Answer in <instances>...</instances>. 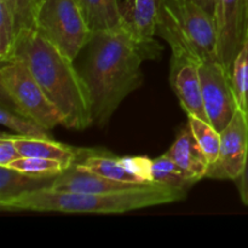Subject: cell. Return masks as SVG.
I'll return each instance as SVG.
<instances>
[{
  "label": "cell",
  "mask_w": 248,
  "mask_h": 248,
  "mask_svg": "<svg viewBox=\"0 0 248 248\" xmlns=\"http://www.w3.org/2000/svg\"><path fill=\"white\" fill-rule=\"evenodd\" d=\"M144 60H153L149 51L124 28L93 34L81 72L91 96L93 125L104 127L124 99L142 86Z\"/></svg>",
  "instance_id": "6da1fadb"
},
{
  "label": "cell",
  "mask_w": 248,
  "mask_h": 248,
  "mask_svg": "<svg viewBox=\"0 0 248 248\" xmlns=\"http://www.w3.org/2000/svg\"><path fill=\"white\" fill-rule=\"evenodd\" d=\"M16 38L17 28L14 14L0 0V62H6L11 58Z\"/></svg>",
  "instance_id": "603a6c76"
},
{
  "label": "cell",
  "mask_w": 248,
  "mask_h": 248,
  "mask_svg": "<svg viewBox=\"0 0 248 248\" xmlns=\"http://www.w3.org/2000/svg\"><path fill=\"white\" fill-rule=\"evenodd\" d=\"M35 29L72 60L93 36L78 0H44Z\"/></svg>",
  "instance_id": "8992f818"
},
{
  "label": "cell",
  "mask_w": 248,
  "mask_h": 248,
  "mask_svg": "<svg viewBox=\"0 0 248 248\" xmlns=\"http://www.w3.org/2000/svg\"><path fill=\"white\" fill-rule=\"evenodd\" d=\"M186 198V190L156 183L102 194L73 193L46 186L6 201H0V208L2 211L120 215L140 208L182 201Z\"/></svg>",
  "instance_id": "3957f363"
},
{
  "label": "cell",
  "mask_w": 248,
  "mask_h": 248,
  "mask_svg": "<svg viewBox=\"0 0 248 248\" xmlns=\"http://www.w3.org/2000/svg\"><path fill=\"white\" fill-rule=\"evenodd\" d=\"M12 138L22 156L56 160L65 165L68 169L72 167L87 150L56 142L52 138L26 137L19 135H12Z\"/></svg>",
  "instance_id": "5bb4252c"
},
{
  "label": "cell",
  "mask_w": 248,
  "mask_h": 248,
  "mask_svg": "<svg viewBox=\"0 0 248 248\" xmlns=\"http://www.w3.org/2000/svg\"><path fill=\"white\" fill-rule=\"evenodd\" d=\"M92 33L124 28L119 0H78Z\"/></svg>",
  "instance_id": "2e32d148"
},
{
  "label": "cell",
  "mask_w": 248,
  "mask_h": 248,
  "mask_svg": "<svg viewBox=\"0 0 248 248\" xmlns=\"http://www.w3.org/2000/svg\"><path fill=\"white\" fill-rule=\"evenodd\" d=\"M165 153L196 182L206 178L210 162L194 137L189 125L182 128L174 142Z\"/></svg>",
  "instance_id": "4fadbf2b"
},
{
  "label": "cell",
  "mask_w": 248,
  "mask_h": 248,
  "mask_svg": "<svg viewBox=\"0 0 248 248\" xmlns=\"http://www.w3.org/2000/svg\"><path fill=\"white\" fill-rule=\"evenodd\" d=\"M12 11L16 21L17 34L21 29H35L36 17L44 0H1Z\"/></svg>",
  "instance_id": "cb8c5ba5"
},
{
  "label": "cell",
  "mask_w": 248,
  "mask_h": 248,
  "mask_svg": "<svg viewBox=\"0 0 248 248\" xmlns=\"http://www.w3.org/2000/svg\"><path fill=\"white\" fill-rule=\"evenodd\" d=\"M157 33L171 47V62L217 56L215 15L191 0H160Z\"/></svg>",
  "instance_id": "277c9868"
},
{
  "label": "cell",
  "mask_w": 248,
  "mask_h": 248,
  "mask_svg": "<svg viewBox=\"0 0 248 248\" xmlns=\"http://www.w3.org/2000/svg\"><path fill=\"white\" fill-rule=\"evenodd\" d=\"M78 169L87 170L113 181L131 184H152L133 173L127 167L125 157H118L106 152L87 149L86 153L74 164Z\"/></svg>",
  "instance_id": "9a60e30c"
},
{
  "label": "cell",
  "mask_w": 248,
  "mask_h": 248,
  "mask_svg": "<svg viewBox=\"0 0 248 248\" xmlns=\"http://www.w3.org/2000/svg\"><path fill=\"white\" fill-rule=\"evenodd\" d=\"M1 101L17 113L35 121L47 130L63 125L62 113L44 92L23 62L11 60L1 62L0 68ZM6 103V102H5Z\"/></svg>",
  "instance_id": "5b68a950"
},
{
  "label": "cell",
  "mask_w": 248,
  "mask_h": 248,
  "mask_svg": "<svg viewBox=\"0 0 248 248\" xmlns=\"http://www.w3.org/2000/svg\"><path fill=\"white\" fill-rule=\"evenodd\" d=\"M191 1L196 2L198 5H200L201 7H203L205 10H207L208 12L215 15L216 11V1L217 0H191Z\"/></svg>",
  "instance_id": "4316f807"
},
{
  "label": "cell",
  "mask_w": 248,
  "mask_h": 248,
  "mask_svg": "<svg viewBox=\"0 0 248 248\" xmlns=\"http://www.w3.org/2000/svg\"><path fill=\"white\" fill-rule=\"evenodd\" d=\"M55 178H36L27 176L11 167L0 166V201L16 198L28 191L46 188Z\"/></svg>",
  "instance_id": "e0dca14e"
},
{
  "label": "cell",
  "mask_w": 248,
  "mask_h": 248,
  "mask_svg": "<svg viewBox=\"0 0 248 248\" xmlns=\"http://www.w3.org/2000/svg\"><path fill=\"white\" fill-rule=\"evenodd\" d=\"M188 125L198 140L203 154L207 157L210 165L215 164L219 155L220 132L213 127L212 124L203 121L196 116L188 115Z\"/></svg>",
  "instance_id": "ffe728a7"
},
{
  "label": "cell",
  "mask_w": 248,
  "mask_h": 248,
  "mask_svg": "<svg viewBox=\"0 0 248 248\" xmlns=\"http://www.w3.org/2000/svg\"><path fill=\"white\" fill-rule=\"evenodd\" d=\"M246 6H247V16H248V0H246Z\"/></svg>",
  "instance_id": "83f0119b"
},
{
  "label": "cell",
  "mask_w": 248,
  "mask_h": 248,
  "mask_svg": "<svg viewBox=\"0 0 248 248\" xmlns=\"http://www.w3.org/2000/svg\"><path fill=\"white\" fill-rule=\"evenodd\" d=\"M248 161V123L237 110L229 124L220 131L219 155L210 165L206 178L235 181L240 178Z\"/></svg>",
  "instance_id": "ba28073f"
},
{
  "label": "cell",
  "mask_w": 248,
  "mask_h": 248,
  "mask_svg": "<svg viewBox=\"0 0 248 248\" xmlns=\"http://www.w3.org/2000/svg\"><path fill=\"white\" fill-rule=\"evenodd\" d=\"M199 75L206 113L213 127L220 132L239 110L232 74L217 56H211L200 62Z\"/></svg>",
  "instance_id": "52a82bcc"
},
{
  "label": "cell",
  "mask_w": 248,
  "mask_h": 248,
  "mask_svg": "<svg viewBox=\"0 0 248 248\" xmlns=\"http://www.w3.org/2000/svg\"><path fill=\"white\" fill-rule=\"evenodd\" d=\"M153 183L188 191L198 182L186 174L166 153L152 160L150 166Z\"/></svg>",
  "instance_id": "ac0fdd59"
},
{
  "label": "cell",
  "mask_w": 248,
  "mask_h": 248,
  "mask_svg": "<svg viewBox=\"0 0 248 248\" xmlns=\"http://www.w3.org/2000/svg\"><path fill=\"white\" fill-rule=\"evenodd\" d=\"M237 188H239L240 198L244 205L248 206V161L246 167H245V171L242 172V174L240 176V178L236 181Z\"/></svg>",
  "instance_id": "484cf974"
},
{
  "label": "cell",
  "mask_w": 248,
  "mask_h": 248,
  "mask_svg": "<svg viewBox=\"0 0 248 248\" xmlns=\"http://www.w3.org/2000/svg\"><path fill=\"white\" fill-rule=\"evenodd\" d=\"M217 57L232 74V63L241 51L248 34L246 0H217Z\"/></svg>",
  "instance_id": "9c48e42d"
},
{
  "label": "cell",
  "mask_w": 248,
  "mask_h": 248,
  "mask_svg": "<svg viewBox=\"0 0 248 248\" xmlns=\"http://www.w3.org/2000/svg\"><path fill=\"white\" fill-rule=\"evenodd\" d=\"M159 6L160 0H125L121 5L124 29L149 51L153 60L161 52V46L154 38L157 33Z\"/></svg>",
  "instance_id": "30bf717a"
},
{
  "label": "cell",
  "mask_w": 248,
  "mask_h": 248,
  "mask_svg": "<svg viewBox=\"0 0 248 248\" xmlns=\"http://www.w3.org/2000/svg\"><path fill=\"white\" fill-rule=\"evenodd\" d=\"M21 156L22 155L15 144L12 135L2 132L0 137V166H9L12 161L19 159Z\"/></svg>",
  "instance_id": "d4e9b609"
},
{
  "label": "cell",
  "mask_w": 248,
  "mask_h": 248,
  "mask_svg": "<svg viewBox=\"0 0 248 248\" xmlns=\"http://www.w3.org/2000/svg\"><path fill=\"white\" fill-rule=\"evenodd\" d=\"M232 82L239 110L242 111L248 123V34L241 51L232 63Z\"/></svg>",
  "instance_id": "44dd1931"
},
{
  "label": "cell",
  "mask_w": 248,
  "mask_h": 248,
  "mask_svg": "<svg viewBox=\"0 0 248 248\" xmlns=\"http://www.w3.org/2000/svg\"><path fill=\"white\" fill-rule=\"evenodd\" d=\"M6 167H11L27 176L36 177V178H55L68 170L65 165L56 160L31 156H21Z\"/></svg>",
  "instance_id": "7402d4cb"
},
{
  "label": "cell",
  "mask_w": 248,
  "mask_h": 248,
  "mask_svg": "<svg viewBox=\"0 0 248 248\" xmlns=\"http://www.w3.org/2000/svg\"><path fill=\"white\" fill-rule=\"evenodd\" d=\"M199 64L200 63L194 61L171 62L170 81L186 115L196 116L210 123L203 103Z\"/></svg>",
  "instance_id": "8fae6325"
},
{
  "label": "cell",
  "mask_w": 248,
  "mask_h": 248,
  "mask_svg": "<svg viewBox=\"0 0 248 248\" xmlns=\"http://www.w3.org/2000/svg\"><path fill=\"white\" fill-rule=\"evenodd\" d=\"M140 186H144V184H131L113 181V179L99 176L94 172L78 169L73 165L63 173L55 177L50 188L62 191H73V193L102 194L127 190V189L137 188Z\"/></svg>",
  "instance_id": "7c38bea8"
},
{
  "label": "cell",
  "mask_w": 248,
  "mask_h": 248,
  "mask_svg": "<svg viewBox=\"0 0 248 248\" xmlns=\"http://www.w3.org/2000/svg\"><path fill=\"white\" fill-rule=\"evenodd\" d=\"M0 123L9 130L14 131L16 135L26 136V137L52 138L50 130L43 127L27 116L17 113L9 104L2 101L0 107Z\"/></svg>",
  "instance_id": "d6986e66"
},
{
  "label": "cell",
  "mask_w": 248,
  "mask_h": 248,
  "mask_svg": "<svg viewBox=\"0 0 248 248\" xmlns=\"http://www.w3.org/2000/svg\"><path fill=\"white\" fill-rule=\"evenodd\" d=\"M11 60L27 65L48 98L62 113L63 126L82 131L93 125L89 87L81 72L36 29L24 28L17 34ZM7 62V61H6Z\"/></svg>",
  "instance_id": "7a4b0ae2"
}]
</instances>
